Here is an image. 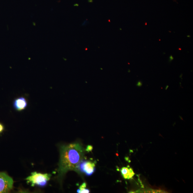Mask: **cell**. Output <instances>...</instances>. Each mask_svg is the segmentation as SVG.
I'll return each instance as SVG.
<instances>
[{
  "instance_id": "8fae6325",
  "label": "cell",
  "mask_w": 193,
  "mask_h": 193,
  "mask_svg": "<svg viewBox=\"0 0 193 193\" xmlns=\"http://www.w3.org/2000/svg\"><path fill=\"white\" fill-rule=\"evenodd\" d=\"M173 56H171L170 57H169V62H171L172 61H173Z\"/></svg>"
},
{
  "instance_id": "8992f818",
  "label": "cell",
  "mask_w": 193,
  "mask_h": 193,
  "mask_svg": "<svg viewBox=\"0 0 193 193\" xmlns=\"http://www.w3.org/2000/svg\"><path fill=\"white\" fill-rule=\"evenodd\" d=\"M122 168L121 172L122 176L125 179H132L135 175V174L133 169L131 168Z\"/></svg>"
},
{
  "instance_id": "52a82bcc",
  "label": "cell",
  "mask_w": 193,
  "mask_h": 193,
  "mask_svg": "<svg viewBox=\"0 0 193 193\" xmlns=\"http://www.w3.org/2000/svg\"><path fill=\"white\" fill-rule=\"evenodd\" d=\"M87 185L85 182L83 183L79 187V189L77 190V192L79 193H90V190L87 189H86Z\"/></svg>"
},
{
  "instance_id": "277c9868",
  "label": "cell",
  "mask_w": 193,
  "mask_h": 193,
  "mask_svg": "<svg viewBox=\"0 0 193 193\" xmlns=\"http://www.w3.org/2000/svg\"><path fill=\"white\" fill-rule=\"evenodd\" d=\"M95 163L92 162L87 161H82L79 166V171L85 174L86 175L90 176L93 174L95 170Z\"/></svg>"
},
{
  "instance_id": "9c48e42d",
  "label": "cell",
  "mask_w": 193,
  "mask_h": 193,
  "mask_svg": "<svg viewBox=\"0 0 193 193\" xmlns=\"http://www.w3.org/2000/svg\"><path fill=\"white\" fill-rule=\"evenodd\" d=\"M4 129L3 125L2 123H0V134L3 132Z\"/></svg>"
},
{
  "instance_id": "ba28073f",
  "label": "cell",
  "mask_w": 193,
  "mask_h": 193,
  "mask_svg": "<svg viewBox=\"0 0 193 193\" xmlns=\"http://www.w3.org/2000/svg\"><path fill=\"white\" fill-rule=\"evenodd\" d=\"M93 147L91 145H88L86 148V149L85 150V151H87V152H90L92 151L93 150Z\"/></svg>"
},
{
  "instance_id": "30bf717a",
  "label": "cell",
  "mask_w": 193,
  "mask_h": 193,
  "mask_svg": "<svg viewBox=\"0 0 193 193\" xmlns=\"http://www.w3.org/2000/svg\"><path fill=\"white\" fill-rule=\"evenodd\" d=\"M142 85V83L141 82L139 81L137 83V85L138 87H141Z\"/></svg>"
},
{
  "instance_id": "6da1fadb",
  "label": "cell",
  "mask_w": 193,
  "mask_h": 193,
  "mask_svg": "<svg viewBox=\"0 0 193 193\" xmlns=\"http://www.w3.org/2000/svg\"><path fill=\"white\" fill-rule=\"evenodd\" d=\"M60 157L58 172L62 177L69 171L79 172V166L84 158V150L79 143L63 146L60 148Z\"/></svg>"
},
{
  "instance_id": "7c38bea8",
  "label": "cell",
  "mask_w": 193,
  "mask_h": 193,
  "mask_svg": "<svg viewBox=\"0 0 193 193\" xmlns=\"http://www.w3.org/2000/svg\"><path fill=\"white\" fill-rule=\"evenodd\" d=\"M168 85H167L166 86V90H167V89H168Z\"/></svg>"
},
{
  "instance_id": "5b68a950",
  "label": "cell",
  "mask_w": 193,
  "mask_h": 193,
  "mask_svg": "<svg viewBox=\"0 0 193 193\" xmlns=\"http://www.w3.org/2000/svg\"><path fill=\"white\" fill-rule=\"evenodd\" d=\"M28 106L27 100L24 96L20 97L14 99L13 102V107L15 110L21 111L24 110Z\"/></svg>"
},
{
  "instance_id": "3957f363",
  "label": "cell",
  "mask_w": 193,
  "mask_h": 193,
  "mask_svg": "<svg viewBox=\"0 0 193 193\" xmlns=\"http://www.w3.org/2000/svg\"><path fill=\"white\" fill-rule=\"evenodd\" d=\"M14 181L6 173L0 172V193H8L13 187Z\"/></svg>"
},
{
  "instance_id": "7a4b0ae2",
  "label": "cell",
  "mask_w": 193,
  "mask_h": 193,
  "mask_svg": "<svg viewBox=\"0 0 193 193\" xmlns=\"http://www.w3.org/2000/svg\"><path fill=\"white\" fill-rule=\"evenodd\" d=\"M51 175L48 174H41L33 172L31 175L26 179L28 183H30L31 186L35 185L38 186L44 187L46 186L50 180Z\"/></svg>"
}]
</instances>
